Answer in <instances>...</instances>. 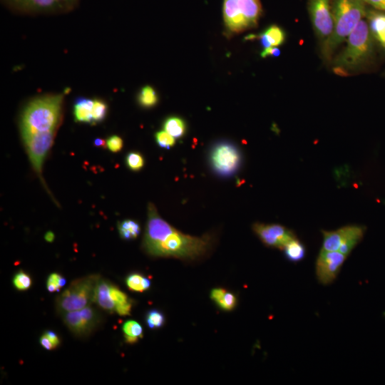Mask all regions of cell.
Masks as SVG:
<instances>
[{
    "mask_svg": "<svg viewBox=\"0 0 385 385\" xmlns=\"http://www.w3.org/2000/svg\"><path fill=\"white\" fill-rule=\"evenodd\" d=\"M147 215L142 247L148 255L193 260L210 250V235L196 237L183 233L163 219L151 202L148 205Z\"/></svg>",
    "mask_w": 385,
    "mask_h": 385,
    "instance_id": "cell-1",
    "label": "cell"
},
{
    "mask_svg": "<svg viewBox=\"0 0 385 385\" xmlns=\"http://www.w3.org/2000/svg\"><path fill=\"white\" fill-rule=\"evenodd\" d=\"M345 41L344 48L331 61L333 72L342 77L353 76L367 67L374 59L376 44L364 19Z\"/></svg>",
    "mask_w": 385,
    "mask_h": 385,
    "instance_id": "cell-2",
    "label": "cell"
},
{
    "mask_svg": "<svg viewBox=\"0 0 385 385\" xmlns=\"http://www.w3.org/2000/svg\"><path fill=\"white\" fill-rule=\"evenodd\" d=\"M63 99L62 94H49L31 101L21 115V138L56 132L61 120Z\"/></svg>",
    "mask_w": 385,
    "mask_h": 385,
    "instance_id": "cell-3",
    "label": "cell"
},
{
    "mask_svg": "<svg viewBox=\"0 0 385 385\" xmlns=\"http://www.w3.org/2000/svg\"><path fill=\"white\" fill-rule=\"evenodd\" d=\"M365 4L364 0H332L334 29L322 46V54L326 61H332L336 50L366 16Z\"/></svg>",
    "mask_w": 385,
    "mask_h": 385,
    "instance_id": "cell-4",
    "label": "cell"
},
{
    "mask_svg": "<svg viewBox=\"0 0 385 385\" xmlns=\"http://www.w3.org/2000/svg\"><path fill=\"white\" fill-rule=\"evenodd\" d=\"M262 14L260 0H224L222 14L227 33L239 34L257 26Z\"/></svg>",
    "mask_w": 385,
    "mask_h": 385,
    "instance_id": "cell-5",
    "label": "cell"
},
{
    "mask_svg": "<svg viewBox=\"0 0 385 385\" xmlns=\"http://www.w3.org/2000/svg\"><path fill=\"white\" fill-rule=\"evenodd\" d=\"M100 277L98 274H90L74 279L56 298L57 312L62 315L91 305Z\"/></svg>",
    "mask_w": 385,
    "mask_h": 385,
    "instance_id": "cell-6",
    "label": "cell"
},
{
    "mask_svg": "<svg viewBox=\"0 0 385 385\" xmlns=\"http://www.w3.org/2000/svg\"><path fill=\"white\" fill-rule=\"evenodd\" d=\"M209 162L213 171L220 176L228 177L235 174L242 163L239 148L228 141L216 143L210 149Z\"/></svg>",
    "mask_w": 385,
    "mask_h": 385,
    "instance_id": "cell-7",
    "label": "cell"
},
{
    "mask_svg": "<svg viewBox=\"0 0 385 385\" xmlns=\"http://www.w3.org/2000/svg\"><path fill=\"white\" fill-rule=\"evenodd\" d=\"M365 227L360 225H346L333 231L322 230V250L339 251L348 256L362 240Z\"/></svg>",
    "mask_w": 385,
    "mask_h": 385,
    "instance_id": "cell-8",
    "label": "cell"
},
{
    "mask_svg": "<svg viewBox=\"0 0 385 385\" xmlns=\"http://www.w3.org/2000/svg\"><path fill=\"white\" fill-rule=\"evenodd\" d=\"M61 317L70 332L81 338L88 337L98 327L103 319L98 310L92 305L66 312Z\"/></svg>",
    "mask_w": 385,
    "mask_h": 385,
    "instance_id": "cell-9",
    "label": "cell"
},
{
    "mask_svg": "<svg viewBox=\"0 0 385 385\" xmlns=\"http://www.w3.org/2000/svg\"><path fill=\"white\" fill-rule=\"evenodd\" d=\"M307 9L314 31L322 46L334 29L332 0H308Z\"/></svg>",
    "mask_w": 385,
    "mask_h": 385,
    "instance_id": "cell-10",
    "label": "cell"
},
{
    "mask_svg": "<svg viewBox=\"0 0 385 385\" xmlns=\"http://www.w3.org/2000/svg\"><path fill=\"white\" fill-rule=\"evenodd\" d=\"M56 133L48 132L22 138L31 165L41 180L43 163L53 143Z\"/></svg>",
    "mask_w": 385,
    "mask_h": 385,
    "instance_id": "cell-11",
    "label": "cell"
},
{
    "mask_svg": "<svg viewBox=\"0 0 385 385\" xmlns=\"http://www.w3.org/2000/svg\"><path fill=\"white\" fill-rule=\"evenodd\" d=\"M347 256L339 251L321 250L316 261V276L324 285L331 284L339 274Z\"/></svg>",
    "mask_w": 385,
    "mask_h": 385,
    "instance_id": "cell-12",
    "label": "cell"
},
{
    "mask_svg": "<svg viewBox=\"0 0 385 385\" xmlns=\"http://www.w3.org/2000/svg\"><path fill=\"white\" fill-rule=\"evenodd\" d=\"M252 230L264 245L267 247L283 250L295 234L289 229L279 224H265L255 222Z\"/></svg>",
    "mask_w": 385,
    "mask_h": 385,
    "instance_id": "cell-13",
    "label": "cell"
},
{
    "mask_svg": "<svg viewBox=\"0 0 385 385\" xmlns=\"http://www.w3.org/2000/svg\"><path fill=\"white\" fill-rule=\"evenodd\" d=\"M11 8L25 13H56L62 11L55 0H4Z\"/></svg>",
    "mask_w": 385,
    "mask_h": 385,
    "instance_id": "cell-14",
    "label": "cell"
},
{
    "mask_svg": "<svg viewBox=\"0 0 385 385\" xmlns=\"http://www.w3.org/2000/svg\"><path fill=\"white\" fill-rule=\"evenodd\" d=\"M365 18L376 43L385 50V12L366 9Z\"/></svg>",
    "mask_w": 385,
    "mask_h": 385,
    "instance_id": "cell-15",
    "label": "cell"
},
{
    "mask_svg": "<svg viewBox=\"0 0 385 385\" xmlns=\"http://www.w3.org/2000/svg\"><path fill=\"white\" fill-rule=\"evenodd\" d=\"M247 39L257 38L262 48L278 47L285 40V34L283 29L277 25H271L259 35H249Z\"/></svg>",
    "mask_w": 385,
    "mask_h": 385,
    "instance_id": "cell-16",
    "label": "cell"
},
{
    "mask_svg": "<svg viewBox=\"0 0 385 385\" xmlns=\"http://www.w3.org/2000/svg\"><path fill=\"white\" fill-rule=\"evenodd\" d=\"M111 284L110 281L100 277L96 287L93 298V303L101 309L110 313L114 312L115 309V304L110 294Z\"/></svg>",
    "mask_w": 385,
    "mask_h": 385,
    "instance_id": "cell-17",
    "label": "cell"
},
{
    "mask_svg": "<svg viewBox=\"0 0 385 385\" xmlns=\"http://www.w3.org/2000/svg\"><path fill=\"white\" fill-rule=\"evenodd\" d=\"M210 297L215 304L224 311H232L237 304V297L232 292L221 287L212 289Z\"/></svg>",
    "mask_w": 385,
    "mask_h": 385,
    "instance_id": "cell-18",
    "label": "cell"
},
{
    "mask_svg": "<svg viewBox=\"0 0 385 385\" xmlns=\"http://www.w3.org/2000/svg\"><path fill=\"white\" fill-rule=\"evenodd\" d=\"M93 100L78 97L73 104V116L78 123H92Z\"/></svg>",
    "mask_w": 385,
    "mask_h": 385,
    "instance_id": "cell-19",
    "label": "cell"
},
{
    "mask_svg": "<svg viewBox=\"0 0 385 385\" xmlns=\"http://www.w3.org/2000/svg\"><path fill=\"white\" fill-rule=\"evenodd\" d=\"M125 282L128 289L135 292H145L151 286L150 279L138 272L129 274Z\"/></svg>",
    "mask_w": 385,
    "mask_h": 385,
    "instance_id": "cell-20",
    "label": "cell"
},
{
    "mask_svg": "<svg viewBox=\"0 0 385 385\" xmlns=\"http://www.w3.org/2000/svg\"><path fill=\"white\" fill-rule=\"evenodd\" d=\"M163 130L175 138L183 137L186 132V123L185 120L177 116L167 118L163 125Z\"/></svg>",
    "mask_w": 385,
    "mask_h": 385,
    "instance_id": "cell-21",
    "label": "cell"
},
{
    "mask_svg": "<svg viewBox=\"0 0 385 385\" xmlns=\"http://www.w3.org/2000/svg\"><path fill=\"white\" fill-rule=\"evenodd\" d=\"M125 342L133 344L136 343L143 335L142 326L135 320H128L122 327Z\"/></svg>",
    "mask_w": 385,
    "mask_h": 385,
    "instance_id": "cell-22",
    "label": "cell"
},
{
    "mask_svg": "<svg viewBox=\"0 0 385 385\" xmlns=\"http://www.w3.org/2000/svg\"><path fill=\"white\" fill-rule=\"evenodd\" d=\"M283 250L287 259L292 262L302 260L306 254L304 245L297 237L289 241Z\"/></svg>",
    "mask_w": 385,
    "mask_h": 385,
    "instance_id": "cell-23",
    "label": "cell"
},
{
    "mask_svg": "<svg viewBox=\"0 0 385 385\" xmlns=\"http://www.w3.org/2000/svg\"><path fill=\"white\" fill-rule=\"evenodd\" d=\"M120 237L125 240H134L140 232L139 223L133 220L126 219L118 223Z\"/></svg>",
    "mask_w": 385,
    "mask_h": 385,
    "instance_id": "cell-24",
    "label": "cell"
},
{
    "mask_svg": "<svg viewBox=\"0 0 385 385\" xmlns=\"http://www.w3.org/2000/svg\"><path fill=\"white\" fill-rule=\"evenodd\" d=\"M138 101L142 107L147 108H152L157 104L158 97L156 91L153 87L145 86L143 87L139 92Z\"/></svg>",
    "mask_w": 385,
    "mask_h": 385,
    "instance_id": "cell-25",
    "label": "cell"
},
{
    "mask_svg": "<svg viewBox=\"0 0 385 385\" xmlns=\"http://www.w3.org/2000/svg\"><path fill=\"white\" fill-rule=\"evenodd\" d=\"M165 322L164 314L158 309H150L145 315V323L148 328L156 329L161 328Z\"/></svg>",
    "mask_w": 385,
    "mask_h": 385,
    "instance_id": "cell-26",
    "label": "cell"
},
{
    "mask_svg": "<svg viewBox=\"0 0 385 385\" xmlns=\"http://www.w3.org/2000/svg\"><path fill=\"white\" fill-rule=\"evenodd\" d=\"M13 285L19 291H26L32 285L31 276L23 270L18 271L12 279Z\"/></svg>",
    "mask_w": 385,
    "mask_h": 385,
    "instance_id": "cell-27",
    "label": "cell"
},
{
    "mask_svg": "<svg viewBox=\"0 0 385 385\" xmlns=\"http://www.w3.org/2000/svg\"><path fill=\"white\" fill-rule=\"evenodd\" d=\"M108 106L106 103L101 99H94L92 109V123L102 122L107 114Z\"/></svg>",
    "mask_w": 385,
    "mask_h": 385,
    "instance_id": "cell-28",
    "label": "cell"
},
{
    "mask_svg": "<svg viewBox=\"0 0 385 385\" xmlns=\"http://www.w3.org/2000/svg\"><path fill=\"white\" fill-rule=\"evenodd\" d=\"M66 280L60 274L53 272L51 273L46 281V288L48 292H58L65 284Z\"/></svg>",
    "mask_w": 385,
    "mask_h": 385,
    "instance_id": "cell-29",
    "label": "cell"
},
{
    "mask_svg": "<svg viewBox=\"0 0 385 385\" xmlns=\"http://www.w3.org/2000/svg\"><path fill=\"white\" fill-rule=\"evenodd\" d=\"M125 163L129 169L138 171L143 168L145 160L140 153L130 152L125 157Z\"/></svg>",
    "mask_w": 385,
    "mask_h": 385,
    "instance_id": "cell-30",
    "label": "cell"
},
{
    "mask_svg": "<svg viewBox=\"0 0 385 385\" xmlns=\"http://www.w3.org/2000/svg\"><path fill=\"white\" fill-rule=\"evenodd\" d=\"M155 138L157 144L163 148L170 149L175 144V138L164 130L158 131Z\"/></svg>",
    "mask_w": 385,
    "mask_h": 385,
    "instance_id": "cell-31",
    "label": "cell"
},
{
    "mask_svg": "<svg viewBox=\"0 0 385 385\" xmlns=\"http://www.w3.org/2000/svg\"><path fill=\"white\" fill-rule=\"evenodd\" d=\"M110 294L112 300L115 304V307L130 300L129 297L125 292L121 291L117 286L113 284L111 285Z\"/></svg>",
    "mask_w": 385,
    "mask_h": 385,
    "instance_id": "cell-32",
    "label": "cell"
},
{
    "mask_svg": "<svg viewBox=\"0 0 385 385\" xmlns=\"http://www.w3.org/2000/svg\"><path fill=\"white\" fill-rule=\"evenodd\" d=\"M123 145V141L122 138L117 135H111L106 140V146L113 153L120 151Z\"/></svg>",
    "mask_w": 385,
    "mask_h": 385,
    "instance_id": "cell-33",
    "label": "cell"
},
{
    "mask_svg": "<svg viewBox=\"0 0 385 385\" xmlns=\"http://www.w3.org/2000/svg\"><path fill=\"white\" fill-rule=\"evenodd\" d=\"M133 302L132 299L130 301L118 304L115 307V312H117V314L120 316H127L130 314L132 307H133Z\"/></svg>",
    "mask_w": 385,
    "mask_h": 385,
    "instance_id": "cell-34",
    "label": "cell"
},
{
    "mask_svg": "<svg viewBox=\"0 0 385 385\" xmlns=\"http://www.w3.org/2000/svg\"><path fill=\"white\" fill-rule=\"evenodd\" d=\"M58 6L61 7L62 11H70L73 9L78 1V0H55Z\"/></svg>",
    "mask_w": 385,
    "mask_h": 385,
    "instance_id": "cell-35",
    "label": "cell"
},
{
    "mask_svg": "<svg viewBox=\"0 0 385 385\" xmlns=\"http://www.w3.org/2000/svg\"><path fill=\"white\" fill-rule=\"evenodd\" d=\"M280 49L278 47H270L265 48L261 53L260 56L262 58H267L269 56L277 57L280 55Z\"/></svg>",
    "mask_w": 385,
    "mask_h": 385,
    "instance_id": "cell-36",
    "label": "cell"
},
{
    "mask_svg": "<svg viewBox=\"0 0 385 385\" xmlns=\"http://www.w3.org/2000/svg\"><path fill=\"white\" fill-rule=\"evenodd\" d=\"M374 9L385 12V0H364Z\"/></svg>",
    "mask_w": 385,
    "mask_h": 385,
    "instance_id": "cell-37",
    "label": "cell"
},
{
    "mask_svg": "<svg viewBox=\"0 0 385 385\" xmlns=\"http://www.w3.org/2000/svg\"><path fill=\"white\" fill-rule=\"evenodd\" d=\"M43 334H46V336L49 339L55 349L60 345L61 340L58 336L54 332L46 330Z\"/></svg>",
    "mask_w": 385,
    "mask_h": 385,
    "instance_id": "cell-38",
    "label": "cell"
},
{
    "mask_svg": "<svg viewBox=\"0 0 385 385\" xmlns=\"http://www.w3.org/2000/svg\"><path fill=\"white\" fill-rule=\"evenodd\" d=\"M39 342L43 348H44L46 350H53L55 349V347L53 346L51 342L49 340V339L46 336V334H43L40 339Z\"/></svg>",
    "mask_w": 385,
    "mask_h": 385,
    "instance_id": "cell-39",
    "label": "cell"
},
{
    "mask_svg": "<svg viewBox=\"0 0 385 385\" xmlns=\"http://www.w3.org/2000/svg\"><path fill=\"white\" fill-rule=\"evenodd\" d=\"M45 240L48 242H52L54 240L55 235L53 232L48 231L45 234Z\"/></svg>",
    "mask_w": 385,
    "mask_h": 385,
    "instance_id": "cell-40",
    "label": "cell"
},
{
    "mask_svg": "<svg viewBox=\"0 0 385 385\" xmlns=\"http://www.w3.org/2000/svg\"><path fill=\"white\" fill-rule=\"evenodd\" d=\"M93 144L98 147H105L106 145V141L101 138H96L94 140Z\"/></svg>",
    "mask_w": 385,
    "mask_h": 385,
    "instance_id": "cell-41",
    "label": "cell"
}]
</instances>
